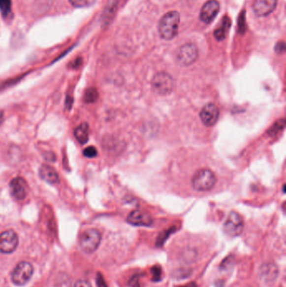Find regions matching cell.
<instances>
[{
	"label": "cell",
	"instance_id": "8",
	"mask_svg": "<svg viewBox=\"0 0 286 287\" xmlns=\"http://www.w3.org/2000/svg\"><path fill=\"white\" fill-rule=\"evenodd\" d=\"M19 245V236L14 230H6L0 234V252L10 253L14 252Z\"/></svg>",
	"mask_w": 286,
	"mask_h": 287
},
{
	"label": "cell",
	"instance_id": "25",
	"mask_svg": "<svg viewBox=\"0 0 286 287\" xmlns=\"http://www.w3.org/2000/svg\"><path fill=\"white\" fill-rule=\"evenodd\" d=\"M284 51H285V43H279L277 46H276V51L280 52V53H282V52H284Z\"/></svg>",
	"mask_w": 286,
	"mask_h": 287
},
{
	"label": "cell",
	"instance_id": "6",
	"mask_svg": "<svg viewBox=\"0 0 286 287\" xmlns=\"http://www.w3.org/2000/svg\"><path fill=\"white\" fill-rule=\"evenodd\" d=\"M198 56L197 47L194 44L188 43L179 49L177 60L181 65L188 67L192 65L198 58Z\"/></svg>",
	"mask_w": 286,
	"mask_h": 287
},
{
	"label": "cell",
	"instance_id": "23",
	"mask_svg": "<svg viewBox=\"0 0 286 287\" xmlns=\"http://www.w3.org/2000/svg\"><path fill=\"white\" fill-rule=\"evenodd\" d=\"M73 287H92L91 284L89 282H87V281H84V280H79L77 281L75 285H74Z\"/></svg>",
	"mask_w": 286,
	"mask_h": 287
},
{
	"label": "cell",
	"instance_id": "26",
	"mask_svg": "<svg viewBox=\"0 0 286 287\" xmlns=\"http://www.w3.org/2000/svg\"><path fill=\"white\" fill-rule=\"evenodd\" d=\"M196 287V285L195 283H191V284L187 285V286H185V287Z\"/></svg>",
	"mask_w": 286,
	"mask_h": 287
},
{
	"label": "cell",
	"instance_id": "17",
	"mask_svg": "<svg viewBox=\"0 0 286 287\" xmlns=\"http://www.w3.org/2000/svg\"><path fill=\"white\" fill-rule=\"evenodd\" d=\"M99 94L95 87H90L86 91L84 94V101L87 104H94L98 99Z\"/></svg>",
	"mask_w": 286,
	"mask_h": 287
},
{
	"label": "cell",
	"instance_id": "11",
	"mask_svg": "<svg viewBox=\"0 0 286 287\" xmlns=\"http://www.w3.org/2000/svg\"><path fill=\"white\" fill-rule=\"evenodd\" d=\"M127 221L131 225L141 227H150L153 223V219L150 217V214L139 210L131 212L127 216Z\"/></svg>",
	"mask_w": 286,
	"mask_h": 287
},
{
	"label": "cell",
	"instance_id": "13",
	"mask_svg": "<svg viewBox=\"0 0 286 287\" xmlns=\"http://www.w3.org/2000/svg\"><path fill=\"white\" fill-rule=\"evenodd\" d=\"M276 5L277 0H255L253 8L255 14L260 17H263L272 13Z\"/></svg>",
	"mask_w": 286,
	"mask_h": 287
},
{
	"label": "cell",
	"instance_id": "24",
	"mask_svg": "<svg viewBox=\"0 0 286 287\" xmlns=\"http://www.w3.org/2000/svg\"><path fill=\"white\" fill-rule=\"evenodd\" d=\"M155 270H156V272H155L153 270H151L155 275H154L153 280L155 281H159L160 280V276H161V270H160V267L155 268Z\"/></svg>",
	"mask_w": 286,
	"mask_h": 287
},
{
	"label": "cell",
	"instance_id": "16",
	"mask_svg": "<svg viewBox=\"0 0 286 287\" xmlns=\"http://www.w3.org/2000/svg\"><path fill=\"white\" fill-rule=\"evenodd\" d=\"M230 25H231V23H230L229 18L224 17L221 26L216 30L215 33H214L218 40H222L226 37V34L229 29Z\"/></svg>",
	"mask_w": 286,
	"mask_h": 287
},
{
	"label": "cell",
	"instance_id": "5",
	"mask_svg": "<svg viewBox=\"0 0 286 287\" xmlns=\"http://www.w3.org/2000/svg\"><path fill=\"white\" fill-rule=\"evenodd\" d=\"M34 273L33 265L29 262L22 261L14 268L12 273V282L17 286H24L32 279Z\"/></svg>",
	"mask_w": 286,
	"mask_h": 287
},
{
	"label": "cell",
	"instance_id": "18",
	"mask_svg": "<svg viewBox=\"0 0 286 287\" xmlns=\"http://www.w3.org/2000/svg\"><path fill=\"white\" fill-rule=\"evenodd\" d=\"M276 266H274L273 265H266L265 267H262V272L261 275L265 278L266 281L268 280H272L274 279V276H276L277 275V269Z\"/></svg>",
	"mask_w": 286,
	"mask_h": 287
},
{
	"label": "cell",
	"instance_id": "15",
	"mask_svg": "<svg viewBox=\"0 0 286 287\" xmlns=\"http://www.w3.org/2000/svg\"><path fill=\"white\" fill-rule=\"evenodd\" d=\"M75 137L81 144L87 143L89 138V125L87 123H82L76 128L74 131Z\"/></svg>",
	"mask_w": 286,
	"mask_h": 287
},
{
	"label": "cell",
	"instance_id": "12",
	"mask_svg": "<svg viewBox=\"0 0 286 287\" xmlns=\"http://www.w3.org/2000/svg\"><path fill=\"white\" fill-rule=\"evenodd\" d=\"M219 9H220V6L218 1L209 0L202 7L201 14H200V19L202 22L209 24L217 16Z\"/></svg>",
	"mask_w": 286,
	"mask_h": 287
},
{
	"label": "cell",
	"instance_id": "1",
	"mask_svg": "<svg viewBox=\"0 0 286 287\" xmlns=\"http://www.w3.org/2000/svg\"><path fill=\"white\" fill-rule=\"evenodd\" d=\"M180 14L178 12H169L164 14L159 23V32L164 39H172L178 33Z\"/></svg>",
	"mask_w": 286,
	"mask_h": 287
},
{
	"label": "cell",
	"instance_id": "3",
	"mask_svg": "<svg viewBox=\"0 0 286 287\" xmlns=\"http://www.w3.org/2000/svg\"><path fill=\"white\" fill-rule=\"evenodd\" d=\"M102 236L98 230L91 228L84 231L80 236L79 245L83 252L92 253L97 250L101 243Z\"/></svg>",
	"mask_w": 286,
	"mask_h": 287
},
{
	"label": "cell",
	"instance_id": "4",
	"mask_svg": "<svg viewBox=\"0 0 286 287\" xmlns=\"http://www.w3.org/2000/svg\"><path fill=\"white\" fill-rule=\"evenodd\" d=\"M151 85L153 90L159 95H167L172 92L175 87V81L170 74L161 72L154 76Z\"/></svg>",
	"mask_w": 286,
	"mask_h": 287
},
{
	"label": "cell",
	"instance_id": "19",
	"mask_svg": "<svg viewBox=\"0 0 286 287\" xmlns=\"http://www.w3.org/2000/svg\"><path fill=\"white\" fill-rule=\"evenodd\" d=\"M11 0H0V11L3 17L7 18L11 14Z\"/></svg>",
	"mask_w": 286,
	"mask_h": 287
},
{
	"label": "cell",
	"instance_id": "2",
	"mask_svg": "<svg viewBox=\"0 0 286 287\" xmlns=\"http://www.w3.org/2000/svg\"><path fill=\"white\" fill-rule=\"evenodd\" d=\"M217 182V178L214 172L209 169L198 170L193 176V188L196 191H206L213 189Z\"/></svg>",
	"mask_w": 286,
	"mask_h": 287
},
{
	"label": "cell",
	"instance_id": "22",
	"mask_svg": "<svg viewBox=\"0 0 286 287\" xmlns=\"http://www.w3.org/2000/svg\"><path fill=\"white\" fill-rule=\"evenodd\" d=\"M83 155L88 158L96 157L97 155V150L94 146H88L83 150Z\"/></svg>",
	"mask_w": 286,
	"mask_h": 287
},
{
	"label": "cell",
	"instance_id": "14",
	"mask_svg": "<svg viewBox=\"0 0 286 287\" xmlns=\"http://www.w3.org/2000/svg\"><path fill=\"white\" fill-rule=\"evenodd\" d=\"M40 177L42 180L50 184H57L59 183V176L51 166L48 165H43L40 168Z\"/></svg>",
	"mask_w": 286,
	"mask_h": 287
},
{
	"label": "cell",
	"instance_id": "20",
	"mask_svg": "<svg viewBox=\"0 0 286 287\" xmlns=\"http://www.w3.org/2000/svg\"><path fill=\"white\" fill-rule=\"evenodd\" d=\"M70 3L76 8H87L94 5L96 0H69Z\"/></svg>",
	"mask_w": 286,
	"mask_h": 287
},
{
	"label": "cell",
	"instance_id": "21",
	"mask_svg": "<svg viewBox=\"0 0 286 287\" xmlns=\"http://www.w3.org/2000/svg\"><path fill=\"white\" fill-rule=\"evenodd\" d=\"M285 125H286V121H285V119H281V120H279V121L275 123V125H274L272 129L270 130L269 134L271 135H276L277 133L284 130Z\"/></svg>",
	"mask_w": 286,
	"mask_h": 287
},
{
	"label": "cell",
	"instance_id": "10",
	"mask_svg": "<svg viewBox=\"0 0 286 287\" xmlns=\"http://www.w3.org/2000/svg\"><path fill=\"white\" fill-rule=\"evenodd\" d=\"M12 196L16 200H24L28 194V185L26 180L22 178L13 179L9 185Z\"/></svg>",
	"mask_w": 286,
	"mask_h": 287
},
{
	"label": "cell",
	"instance_id": "27",
	"mask_svg": "<svg viewBox=\"0 0 286 287\" xmlns=\"http://www.w3.org/2000/svg\"><path fill=\"white\" fill-rule=\"evenodd\" d=\"M2 118H3V113H0V123L2 122Z\"/></svg>",
	"mask_w": 286,
	"mask_h": 287
},
{
	"label": "cell",
	"instance_id": "9",
	"mask_svg": "<svg viewBox=\"0 0 286 287\" xmlns=\"http://www.w3.org/2000/svg\"><path fill=\"white\" fill-rule=\"evenodd\" d=\"M202 123L206 126H213L218 122L219 118V109L218 106L214 104H207L202 108L200 113Z\"/></svg>",
	"mask_w": 286,
	"mask_h": 287
},
{
	"label": "cell",
	"instance_id": "7",
	"mask_svg": "<svg viewBox=\"0 0 286 287\" xmlns=\"http://www.w3.org/2000/svg\"><path fill=\"white\" fill-rule=\"evenodd\" d=\"M244 219L240 214L232 212L224 223V232L231 237L238 236L244 229Z\"/></svg>",
	"mask_w": 286,
	"mask_h": 287
}]
</instances>
